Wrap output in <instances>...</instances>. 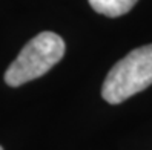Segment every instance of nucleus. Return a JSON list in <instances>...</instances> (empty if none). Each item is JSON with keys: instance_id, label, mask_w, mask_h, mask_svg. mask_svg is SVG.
<instances>
[{"instance_id": "f257e3e1", "label": "nucleus", "mask_w": 152, "mask_h": 150, "mask_svg": "<svg viewBox=\"0 0 152 150\" xmlns=\"http://www.w3.org/2000/svg\"><path fill=\"white\" fill-rule=\"evenodd\" d=\"M65 41L56 32L45 31L31 38L5 72V83L19 87L45 75L65 55Z\"/></svg>"}, {"instance_id": "f03ea898", "label": "nucleus", "mask_w": 152, "mask_h": 150, "mask_svg": "<svg viewBox=\"0 0 152 150\" xmlns=\"http://www.w3.org/2000/svg\"><path fill=\"white\" fill-rule=\"evenodd\" d=\"M152 84V45L131 51L117 61L104 78L102 96L109 104H120Z\"/></svg>"}, {"instance_id": "7ed1b4c3", "label": "nucleus", "mask_w": 152, "mask_h": 150, "mask_svg": "<svg viewBox=\"0 0 152 150\" xmlns=\"http://www.w3.org/2000/svg\"><path fill=\"white\" fill-rule=\"evenodd\" d=\"M92 9L106 17H120L129 12L138 0H88Z\"/></svg>"}, {"instance_id": "20e7f679", "label": "nucleus", "mask_w": 152, "mask_h": 150, "mask_svg": "<svg viewBox=\"0 0 152 150\" xmlns=\"http://www.w3.org/2000/svg\"><path fill=\"white\" fill-rule=\"evenodd\" d=\"M0 150H3V147H2V146H0Z\"/></svg>"}]
</instances>
